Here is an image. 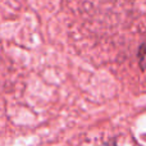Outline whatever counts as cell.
Segmentation results:
<instances>
[{"label":"cell","instance_id":"cell-1","mask_svg":"<svg viewBox=\"0 0 146 146\" xmlns=\"http://www.w3.org/2000/svg\"><path fill=\"white\" fill-rule=\"evenodd\" d=\"M139 64L142 71H146V42L140 46L139 50Z\"/></svg>","mask_w":146,"mask_h":146},{"label":"cell","instance_id":"cell-2","mask_svg":"<svg viewBox=\"0 0 146 146\" xmlns=\"http://www.w3.org/2000/svg\"><path fill=\"white\" fill-rule=\"evenodd\" d=\"M103 146H117V141H115V139H111V140H109V141H106Z\"/></svg>","mask_w":146,"mask_h":146}]
</instances>
